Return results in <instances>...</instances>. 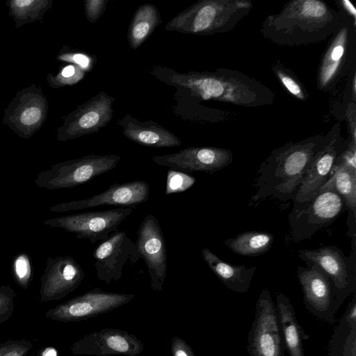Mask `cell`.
I'll return each mask as SVG.
<instances>
[{"mask_svg": "<svg viewBox=\"0 0 356 356\" xmlns=\"http://www.w3.org/2000/svg\"><path fill=\"white\" fill-rule=\"evenodd\" d=\"M16 296L17 293L10 285L0 286V325L12 316Z\"/></svg>", "mask_w": 356, "mask_h": 356, "instance_id": "obj_32", "label": "cell"}, {"mask_svg": "<svg viewBox=\"0 0 356 356\" xmlns=\"http://www.w3.org/2000/svg\"><path fill=\"white\" fill-rule=\"evenodd\" d=\"M328 139L312 138L272 152L257 172L250 206L270 197L281 202L293 200L307 169Z\"/></svg>", "mask_w": 356, "mask_h": 356, "instance_id": "obj_1", "label": "cell"}, {"mask_svg": "<svg viewBox=\"0 0 356 356\" xmlns=\"http://www.w3.org/2000/svg\"><path fill=\"white\" fill-rule=\"evenodd\" d=\"M344 6L347 8L348 11L350 13V14H353V17H355V10L353 7V6L351 4L350 2L348 1H343Z\"/></svg>", "mask_w": 356, "mask_h": 356, "instance_id": "obj_39", "label": "cell"}, {"mask_svg": "<svg viewBox=\"0 0 356 356\" xmlns=\"http://www.w3.org/2000/svg\"><path fill=\"white\" fill-rule=\"evenodd\" d=\"M195 182L196 179L186 172L169 169L166 176L165 195L184 192Z\"/></svg>", "mask_w": 356, "mask_h": 356, "instance_id": "obj_30", "label": "cell"}, {"mask_svg": "<svg viewBox=\"0 0 356 356\" xmlns=\"http://www.w3.org/2000/svg\"><path fill=\"white\" fill-rule=\"evenodd\" d=\"M33 347L29 340L10 339L0 343V356H27Z\"/></svg>", "mask_w": 356, "mask_h": 356, "instance_id": "obj_31", "label": "cell"}, {"mask_svg": "<svg viewBox=\"0 0 356 356\" xmlns=\"http://www.w3.org/2000/svg\"><path fill=\"white\" fill-rule=\"evenodd\" d=\"M201 253L209 268L227 289L241 293H245L249 290L257 270L256 266L248 268L245 265L227 263L209 248H204Z\"/></svg>", "mask_w": 356, "mask_h": 356, "instance_id": "obj_20", "label": "cell"}, {"mask_svg": "<svg viewBox=\"0 0 356 356\" xmlns=\"http://www.w3.org/2000/svg\"><path fill=\"white\" fill-rule=\"evenodd\" d=\"M56 58L59 60L74 63V65H79L82 68H86L89 64L88 58L83 54L72 53L61 49Z\"/></svg>", "mask_w": 356, "mask_h": 356, "instance_id": "obj_36", "label": "cell"}, {"mask_svg": "<svg viewBox=\"0 0 356 356\" xmlns=\"http://www.w3.org/2000/svg\"><path fill=\"white\" fill-rule=\"evenodd\" d=\"M305 263V267L299 266L297 268L305 307L316 318L332 324L336 321V314L339 308L331 282L318 266L309 261Z\"/></svg>", "mask_w": 356, "mask_h": 356, "instance_id": "obj_10", "label": "cell"}, {"mask_svg": "<svg viewBox=\"0 0 356 356\" xmlns=\"http://www.w3.org/2000/svg\"><path fill=\"white\" fill-rule=\"evenodd\" d=\"M225 4L223 1H198L179 13L166 24L165 30L183 33L208 35L223 27Z\"/></svg>", "mask_w": 356, "mask_h": 356, "instance_id": "obj_17", "label": "cell"}, {"mask_svg": "<svg viewBox=\"0 0 356 356\" xmlns=\"http://www.w3.org/2000/svg\"><path fill=\"white\" fill-rule=\"evenodd\" d=\"M247 349L249 356H284L275 304L267 289L261 291L256 302Z\"/></svg>", "mask_w": 356, "mask_h": 356, "instance_id": "obj_9", "label": "cell"}, {"mask_svg": "<svg viewBox=\"0 0 356 356\" xmlns=\"http://www.w3.org/2000/svg\"><path fill=\"white\" fill-rule=\"evenodd\" d=\"M122 134L130 140L151 147L179 146L181 140L172 132L153 121H140L131 115L118 120Z\"/></svg>", "mask_w": 356, "mask_h": 356, "instance_id": "obj_19", "label": "cell"}, {"mask_svg": "<svg viewBox=\"0 0 356 356\" xmlns=\"http://www.w3.org/2000/svg\"><path fill=\"white\" fill-rule=\"evenodd\" d=\"M346 210L342 197L333 189H322L309 200L293 204L288 216L290 239L298 243L310 239L332 225Z\"/></svg>", "mask_w": 356, "mask_h": 356, "instance_id": "obj_2", "label": "cell"}, {"mask_svg": "<svg viewBox=\"0 0 356 356\" xmlns=\"http://www.w3.org/2000/svg\"><path fill=\"white\" fill-rule=\"evenodd\" d=\"M327 356H356V327L348 325L343 316L330 341Z\"/></svg>", "mask_w": 356, "mask_h": 356, "instance_id": "obj_26", "label": "cell"}, {"mask_svg": "<svg viewBox=\"0 0 356 356\" xmlns=\"http://www.w3.org/2000/svg\"><path fill=\"white\" fill-rule=\"evenodd\" d=\"M120 159L116 154H89L57 163L39 172L34 182L50 191L74 188L113 170Z\"/></svg>", "mask_w": 356, "mask_h": 356, "instance_id": "obj_3", "label": "cell"}, {"mask_svg": "<svg viewBox=\"0 0 356 356\" xmlns=\"http://www.w3.org/2000/svg\"><path fill=\"white\" fill-rule=\"evenodd\" d=\"M278 76L285 88L294 96L304 99V94L300 85L291 76L279 72Z\"/></svg>", "mask_w": 356, "mask_h": 356, "instance_id": "obj_37", "label": "cell"}, {"mask_svg": "<svg viewBox=\"0 0 356 356\" xmlns=\"http://www.w3.org/2000/svg\"><path fill=\"white\" fill-rule=\"evenodd\" d=\"M337 161L346 165L351 170L356 172V151L355 142L353 141L346 145L343 151L337 158Z\"/></svg>", "mask_w": 356, "mask_h": 356, "instance_id": "obj_34", "label": "cell"}, {"mask_svg": "<svg viewBox=\"0 0 356 356\" xmlns=\"http://www.w3.org/2000/svg\"><path fill=\"white\" fill-rule=\"evenodd\" d=\"M48 109V101L41 87L32 83L17 92L4 111L2 124L19 137L27 139L42 127Z\"/></svg>", "mask_w": 356, "mask_h": 356, "instance_id": "obj_7", "label": "cell"}, {"mask_svg": "<svg viewBox=\"0 0 356 356\" xmlns=\"http://www.w3.org/2000/svg\"><path fill=\"white\" fill-rule=\"evenodd\" d=\"M346 323L351 326L356 327V295L353 293V298L350 301L346 313L343 316Z\"/></svg>", "mask_w": 356, "mask_h": 356, "instance_id": "obj_38", "label": "cell"}, {"mask_svg": "<svg viewBox=\"0 0 356 356\" xmlns=\"http://www.w3.org/2000/svg\"><path fill=\"white\" fill-rule=\"evenodd\" d=\"M132 211L133 208L131 207H118L47 219L43 223L46 226L72 233L77 238H87L95 244L106 240Z\"/></svg>", "mask_w": 356, "mask_h": 356, "instance_id": "obj_5", "label": "cell"}, {"mask_svg": "<svg viewBox=\"0 0 356 356\" xmlns=\"http://www.w3.org/2000/svg\"><path fill=\"white\" fill-rule=\"evenodd\" d=\"M85 277L81 265L69 255L49 257L40 279V302L59 300L76 290Z\"/></svg>", "mask_w": 356, "mask_h": 356, "instance_id": "obj_15", "label": "cell"}, {"mask_svg": "<svg viewBox=\"0 0 356 356\" xmlns=\"http://www.w3.org/2000/svg\"><path fill=\"white\" fill-rule=\"evenodd\" d=\"M152 161L157 165L186 173L200 171L212 174L229 165L233 156L226 149L191 147L173 154L153 156Z\"/></svg>", "mask_w": 356, "mask_h": 356, "instance_id": "obj_16", "label": "cell"}, {"mask_svg": "<svg viewBox=\"0 0 356 356\" xmlns=\"http://www.w3.org/2000/svg\"><path fill=\"white\" fill-rule=\"evenodd\" d=\"M135 296L95 288L48 309L44 315L47 318L56 321L79 322L119 308L131 302Z\"/></svg>", "mask_w": 356, "mask_h": 356, "instance_id": "obj_6", "label": "cell"}, {"mask_svg": "<svg viewBox=\"0 0 356 356\" xmlns=\"http://www.w3.org/2000/svg\"><path fill=\"white\" fill-rule=\"evenodd\" d=\"M12 269L15 282L21 288L27 289L33 276V270L29 255L25 252H21L15 256Z\"/></svg>", "mask_w": 356, "mask_h": 356, "instance_id": "obj_27", "label": "cell"}, {"mask_svg": "<svg viewBox=\"0 0 356 356\" xmlns=\"http://www.w3.org/2000/svg\"><path fill=\"white\" fill-rule=\"evenodd\" d=\"M275 299L280 332L289 356H305L303 340L305 334L297 319L293 305L282 292L276 293Z\"/></svg>", "mask_w": 356, "mask_h": 356, "instance_id": "obj_21", "label": "cell"}, {"mask_svg": "<svg viewBox=\"0 0 356 356\" xmlns=\"http://www.w3.org/2000/svg\"><path fill=\"white\" fill-rule=\"evenodd\" d=\"M92 257L97 278L107 284L122 277L127 261L134 264L140 259L135 242L118 229L95 248Z\"/></svg>", "mask_w": 356, "mask_h": 356, "instance_id": "obj_12", "label": "cell"}, {"mask_svg": "<svg viewBox=\"0 0 356 356\" xmlns=\"http://www.w3.org/2000/svg\"><path fill=\"white\" fill-rule=\"evenodd\" d=\"M172 356H195L188 343L179 337H173L170 343Z\"/></svg>", "mask_w": 356, "mask_h": 356, "instance_id": "obj_35", "label": "cell"}, {"mask_svg": "<svg viewBox=\"0 0 356 356\" xmlns=\"http://www.w3.org/2000/svg\"><path fill=\"white\" fill-rule=\"evenodd\" d=\"M75 355L137 356L144 344L134 334L117 328H104L85 334L70 348Z\"/></svg>", "mask_w": 356, "mask_h": 356, "instance_id": "obj_13", "label": "cell"}, {"mask_svg": "<svg viewBox=\"0 0 356 356\" xmlns=\"http://www.w3.org/2000/svg\"><path fill=\"white\" fill-rule=\"evenodd\" d=\"M161 22V14L154 5H140L136 10L128 29L127 39L130 47L138 49Z\"/></svg>", "mask_w": 356, "mask_h": 356, "instance_id": "obj_23", "label": "cell"}, {"mask_svg": "<svg viewBox=\"0 0 356 356\" xmlns=\"http://www.w3.org/2000/svg\"><path fill=\"white\" fill-rule=\"evenodd\" d=\"M138 253L146 264L154 291L163 289L167 273V249L158 219L147 215L140 223L135 242Z\"/></svg>", "mask_w": 356, "mask_h": 356, "instance_id": "obj_11", "label": "cell"}, {"mask_svg": "<svg viewBox=\"0 0 356 356\" xmlns=\"http://www.w3.org/2000/svg\"><path fill=\"white\" fill-rule=\"evenodd\" d=\"M108 0H85L84 12L90 23L96 22L104 14Z\"/></svg>", "mask_w": 356, "mask_h": 356, "instance_id": "obj_33", "label": "cell"}, {"mask_svg": "<svg viewBox=\"0 0 356 356\" xmlns=\"http://www.w3.org/2000/svg\"><path fill=\"white\" fill-rule=\"evenodd\" d=\"M56 355H57L56 351L53 348H47L42 353V356H56Z\"/></svg>", "mask_w": 356, "mask_h": 356, "instance_id": "obj_40", "label": "cell"}, {"mask_svg": "<svg viewBox=\"0 0 356 356\" xmlns=\"http://www.w3.org/2000/svg\"><path fill=\"white\" fill-rule=\"evenodd\" d=\"M114 102L112 96L99 92L62 117L63 122L57 129L56 140L63 142L99 131L113 118Z\"/></svg>", "mask_w": 356, "mask_h": 356, "instance_id": "obj_8", "label": "cell"}, {"mask_svg": "<svg viewBox=\"0 0 356 356\" xmlns=\"http://www.w3.org/2000/svg\"><path fill=\"white\" fill-rule=\"evenodd\" d=\"M344 53L345 46L343 42L341 40H337L336 43L331 47L327 56L324 60L321 76L323 83L325 84L332 79Z\"/></svg>", "mask_w": 356, "mask_h": 356, "instance_id": "obj_29", "label": "cell"}, {"mask_svg": "<svg viewBox=\"0 0 356 356\" xmlns=\"http://www.w3.org/2000/svg\"><path fill=\"white\" fill-rule=\"evenodd\" d=\"M346 147L339 137L329 138L307 169L293 204L307 202L318 193L327 181L337 158Z\"/></svg>", "mask_w": 356, "mask_h": 356, "instance_id": "obj_18", "label": "cell"}, {"mask_svg": "<svg viewBox=\"0 0 356 356\" xmlns=\"http://www.w3.org/2000/svg\"><path fill=\"white\" fill-rule=\"evenodd\" d=\"M53 0H8V14L14 19L15 28L42 20L52 7Z\"/></svg>", "mask_w": 356, "mask_h": 356, "instance_id": "obj_25", "label": "cell"}, {"mask_svg": "<svg viewBox=\"0 0 356 356\" xmlns=\"http://www.w3.org/2000/svg\"><path fill=\"white\" fill-rule=\"evenodd\" d=\"M274 236L268 232L246 231L227 238L225 245L236 254L245 257H258L270 249Z\"/></svg>", "mask_w": 356, "mask_h": 356, "instance_id": "obj_24", "label": "cell"}, {"mask_svg": "<svg viewBox=\"0 0 356 356\" xmlns=\"http://www.w3.org/2000/svg\"><path fill=\"white\" fill-rule=\"evenodd\" d=\"M356 234L352 237L350 256L338 247L325 245L312 250H300L298 257L318 266L329 277L339 308L356 289Z\"/></svg>", "mask_w": 356, "mask_h": 356, "instance_id": "obj_4", "label": "cell"}, {"mask_svg": "<svg viewBox=\"0 0 356 356\" xmlns=\"http://www.w3.org/2000/svg\"><path fill=\"white\" fill-rule=\"evenodd\" d=\"M85 75L84 69L76 65H71L63 67L57 74L49 73L47 76L48 85L57 89L65 86L76 84Z\"/></svg>", "mask_w": 356, "mask_h": 356, "instance_id": "obj_28", "label": "cell"}, {"mask_svg": "<svg viewBox=\"0 0 356 356\" xmlns=\"http://www.w3.org/2000/svg\"><path fill=\"white\" fill-rule=\"evenodd\" d=\"M333 189L343 199L348 218L356 219V172L336 161L325 184L320 188Z\"/></svg>", "mask_w": 356, "mask_h": 356, "instance_id": "obj_22", "label": "cell"}, {"mask_svg": "<svg viewBox=\"0 0 356 356\" xmlns=\"http://www.w3.org/2000/svg\"><path fill=\"white\" fill-rule=\"evenodd\" d=\"M149 197V184L143 180H134L112 184L107 190L88 198L58 203L50 207L49 211L64 213L105 205L134 208L147 201Z\"/></svg>", "mask_w": 356, "mask_h": 356, "instance_id": "obj_14", "label": "cell"}]
</instances>
